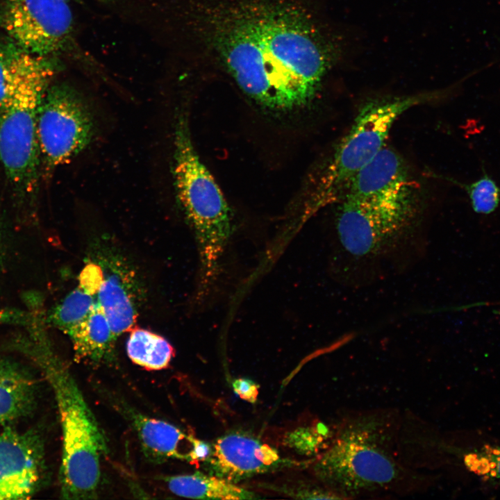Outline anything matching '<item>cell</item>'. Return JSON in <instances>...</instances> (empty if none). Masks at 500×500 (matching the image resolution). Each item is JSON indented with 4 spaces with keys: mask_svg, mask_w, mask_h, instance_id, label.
<instances>
[{
    "mask_svg": "<svg viewBox=\"0 0 500 500\" xmlns=\"http://www.w3.org/2000/svg\"><path fill=\"white\" fill-rule=\"evenodd\" d=\"M335 222L339 259L344 267L392 266L422 246L415 232L414 196L389 199L344 198ZM343 261L342 262H344Z\"/></svg>",
    "mask_w": 500,
    "mask_h": 500,
    "instance_id": "277c9868",
    "label": "cell"
},
{
    "mask_svg": "<svg viewBox=\"0 0 500 500\" xmlns=\"http://www.w3.org/2000/svg\"><path fill=\"white\" fill-rule=\"evenodd\" d=\"M411 196L414 194L405 162L397 152L384 147L353 178L343 199H389Z\"/></svg>",
    "mask_w": 500,
    "mask_h": 500,
    "instance_id": "7c38bea8",
    "label": "cell"
},
{
    "mask_svg": "<svg viewBox=\"0 0 500 500\" xmlns=\"http://www.w3.org/2000/svg\"><path fill=\"white\" fill-rule=\"evenodd\" d=\"M401 425L394 409L347 412L339 418L328 447L312 462L314 477L340 499L405 496L428 489V475L401 459Z\"/></svg>",
    "mask_w": 500,
    "mask_h": 500,
    "instance_id": "7a4b0ae2",
    "label": "cell"
},
{
    "mask_svg": "<svg viewBox=\"0 0 500 500\" xmlns=\"http://www.w3.org/2000/svg\"><path fill=\"white\" fill-rule=\"evenodd\" d=\"M140 17L172 61L220 70L272 111L308 105L335 61L307 0H141Z\"/></svg>",
    "mask_w": 500,
    "mask_h": 500,
    "instance_id": "6da1fadb",
    "label": "cell"
},
{
    "mask_svg": "<svg viewBox=\"0 0 500 500\" xmlns=\"http://www.w3.org/2000/svg\"><path fill=\"white\" fill-rule=\"evenodd\" d=\"M58 67L52 57H42L0 104V162L11 183L22 192H32L38 182V110Z\"/></svg>",
    "mask_w": 500,
    "mask_h": 500,
    "instance_id": "52a82bcc",
    "label": "cell"
},
{
    "mask_svg": "<svg viewBox=\"0 0 500 500\" xmlns=\"http://www.w3.org/2000/svg\"><path fill=\"white\" fill-rule=\"evenodd\" d=\"M94 294L79 285L58 305L50 315V322L68 335L90 315L97 301Z\"/></svg>",
    "mask_w": 500,
    "mask_h": 500,
    "instance_id": "ffe728a7",
    "label": "cell"
},
{
    "mask_svg": "<svg viewBox=\"0 0 500 500\" xmlns=\"http://www.w3.org/2000/svg\"><path fill=\"white\" fill-rule=\"evenodd\" d=\"M465 466L487 480L500 482V447L484 446L463 453Z\"/></svg>",
    "mask_w": 500,
    "mask_h": 500,
    "instance_id": "44dd1931",
    "label": "cell"
},
{
    "mask_svg": "<svg viewBox=\"0 0 500 500\" xmlns=\"http://www.w3.org/2000/svg\"><path fill=\"white\" fill-rule=\"evenodd\" d=\"M45 475L44 444L38 433L11 428L0 432V500L31 498Z\"/></svg>",
    "mask_w": 500,
    "mask_h": 500,
    "instance_id": "30bf717a",
    "label": "cell"
},
{
    "mask_svg": "<svg viewBox=\"0 0 500 500\" xmlns=\"http://www.w3.org/2000/svg\"><path fill=\"white\" fill-rule=\"evenodd\" d=\"M3 230H2L1 223L0 221V272L1 270L2 263H3Z\"/></svg>",
    "mask_w": 500,
    "mask_h": 500,
    "instance_id": "d4e9b609",
    "label": "cell"
},
{
    "mask_svg": "<svg viewBox=\"0 0 500 500\" xmlns=\"http://www.w3.org/2000/svg\"><path fill=\"white\" fill-rule=\"evenodd\" d=\"M24 349L40 369L57 404L62 431L61 497L96 499L108 451L105 435L72 372L49 345L39 339Z\"/></svg>",
    "mask_w": 500,
    "mask_h": 500,
    "instance_id": "3957f363",
    "label": "cell"
},
{
    "mask_svg": "<svg viewBox=\"0 0 500 500\" xmlns=\"http://www.w3.org/2000/svg\"><path fill=\"white\" fill-rule=\"evenodd\" d=\"M126 351L135 364L149 370L167 368L174 355L173 347L165 338L142 328L132 331Z\"/></svg>",
    "mask_w": 500,
    "mask_h": 500,
    "instance_id": "ac0fdd59",
    "label": "cell"
},
{
    "mask_svg": "<svg viewBox=\"0 0 500 500\" xmlns=\"http://www.w3.org/2000/svg\"><path fill=\"white\" fill-rule=\"evenodd\" d=\"M438 95L426 92L365 105L312 189L306 212L311 215L340 202L356 174L385 147L395 121L410 108L432 101Z\"/></svg>",
    "mask_w": 500,
    "mask_h": 500,
    "instance_id": "8992f818",
    "label": "cell"
},
{
    "mask_svg": "<svg viewBox=\"0 0 500 500\" xmlns=\"http://www.w3.org/2000/svg\"><path fill=\"white\" fill-rule=\"evenodd\" d=\"M67 335L76 358L93 364L112 357L117 339L98 302L88 317Z\"/></svg>",
    "mask_w": 500,
    "mask_h": 500,
    "instance_id": "9a60e30c",
    "label": "cell"
},
{
    "mask_svg": "<svg viewBox=\"0 0 500 500\" xmlns=\"http://www.w3.org/2000/svg\"><path fill=\"white\" fill-rule=\"evenodd\" d=\"M174 156L176 194L198 244L199 294L206 296L217 280L220 259L232 234L231 212L218 184L194 148L184 116L176 123Z\"/></svg>",
    "mask_w": 500,
    "mask_h": 500,
    "instance_id": "5b68a950",
    "label": "cell"
},
{
    "mask_svg": "<svg viewBox=\"0 0 500 500\" xmlns=\"http://www.w3.org/2000/svg\"><path fill=\"white\" fill-rule=\"evenodd\" d=\"M20 47L10 39L0 40V104L8 91L41 58Z\"/></svg>",
    "mask_w": 500,
    "mask_h": 500,
    "instance_id": "d6986e66",
    "label": "cell"
},
{
    "mask_svg": "<svg viewBox=\"0 0 500 500\" xmlns=\"http://www.w3.org/2000/svg\"><path fill=\"white\" fill-rule=\"evenodd\" d=\"M65 1H67V2H68V1H69V0H65Z\"/></svg>",
    "mask_w": 500,
    "mask_h": 500,
    "instance_id": "4316f807",
    "label": "cell"
},
{
    "mask_svg": "<svg viewBox=\"0 0 500 500\" xmlns=\"http://www.w3.org/2000/svg\"><path fill=\"white\" fill-rule=\"evenodd\" d=\"M466 190L472 208L478 214L494 212L500 201V189L495 181L485 174L470 184H462Z\"/></svg>",
    "mask_w": 500,
    "mask_h": 500,
    "instance_id": "7402d4cb",
    "label": "cell"
},
{
    "mask_svg": "<svg viewBox=\"0 0 500 500\" xmlns=\"http://www.w3.org/2000/svg\"><path fill=\"white\" fill-rule=\"evenodd\" d=\"M203 461L208 473L234 483L301 462L283 458L274 447L244 432L217 438Z\"/></svg>",
    "mask_w": 500,
    "mask_h": 500,
    "instance_id": "8fae6325",
    "label": "cell"
},
{
    "mask_svg": "<svg viewBox=\"0 0 500 500\" xmlns=\"http://www.w3.org/2000/svg\"><path fill=\"white\" fill-rule=\"evenodd\" d=\"M135 433L144 454L151 460L190 461L196 438L174 424L149 417L122 402L116 404Z\"/></svg>",
    "mask_w": 500,
    "mask_h": 500,
    "instance_id": "4fadbf2b",
    "label": "cell"
},
{
    "mask_svg": "<svg viewBox=\"0 0 500 500\" xmlns=\"http://www.w3.org/2000/svg\"><path fill=\"white\" fill-rule=\"evenodd\" d=\"M117 14H118V12H117Z\"/></svg>",
    "mask_w": 500,
    "mask_h": 500,
    "instance_id": "484cf974",
    "label": "cell"
},
{
    "mask_svg": "<svg viewBox=\"0 0 500 500\" xmlns=\"http://www.w3.org/2000/svg\"><path fill=\"white\" fill-rule=\"evenodd\" d=\"M94 130L90 108L75 88L65 83L49 86L37 121L40 159L48 169L67 162L85 149Z\"/></svg>",
    "mask_w": 500,
    "mask_h": 500,
    "instance_id": "ba28073f",
    "label": "cell"
},
{
    "mask_svg": "<svg viewBox=\"0 0 500 500\" xmlns=\"http://www.w3.org/2000/svg\"><path fill=\"white\" fill-rule=\"evenodd\" d=\"M173 494L190 499H256L260 497L236 483L208 473L196 472L189 474L167 476L162 478Z\"/></svg>",
    "mask_w": 500,
    "mask_h": 500,
    "instance_id": "2e32d148",
    "label": "cell"
},
{
    "mask_svg": "<svg viewBox=\"0 0 500 500\" xmlns=\"http://www.w3.org/2000/svg\"><path fill=\"white\" fill-rule=\"evenodd\" d=\"M35 401L33 379L21 367L0 355V424L28 415Z\"/></svg>",
    "mask_w": 500,
    "mask_h": 500,
    "instance_id": "e0dca14e",
    "label": "cell"
},
{
    "mask_svg": "<svg viewBox=\"0 0 500 500\" xmlns=\"http://www.w3.org/2000/svg\"><path fill=\"white\" fill-rule=\"evenodd\" d=\"M234 392L240 399L253 403L257 401L259 385L253 381L247 378H238L232 383Z\"/></svg>",
    "mask_w": 500,
    "mask_h": 500,
    "instance_id": "603a6c76",
    "label": "cell"
},
{
    "mask_svg": "<svg viewBox=\"0 0 500 500\" xmlns=\"http://www.w3.org/2000/svg\"><path fill=\"white\" fill-rule=\"evenodd\" d=\"M0 26L20 47L41 56H56L74 43V17L65 0H4Z\"/></svg>",
    "mask_w": 500,
    "mask_h": 500,
    "instance_id": "9c48e42d",
    "label": "cell"
},
{
    "mask_svg": "<svg viewBox=\"0 0 500 500\" xmlns=\"http://www.w3.org/2000/svg\"><path fill=\"white\" fill-rule=\"evenodd\" d=\"M212 450V445L208 443L195 438L193 449L190 454V462H203L210 456Z\"/></svg>",
    "mask_w": 500,
    "mask_h": 500,
    "instance_id": "cb8c5ba5",
    "label": "cell"
},
{
    "mask_svg": "<svg viewBox=\"0 0 500 500\" xmlns=\"http://www.w3.org/2000/svg\"><path fill=\"white\" fill-rule=\"evenodd\" d=\"M103 279L97 294V302L117 338L131 329L138 316L133 287L124 270L114 264ZM103 271V270H102Z\"/></svg>",
    "mask_w": 500,
    "mask_h": 500,
    "instance_id": "5bb4252c",
    "label": "cell"
}]
</instances>
